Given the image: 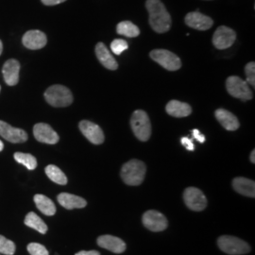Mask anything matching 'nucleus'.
I'll return each mask as SVG.
<instances>
[{
  "instance_id": "6ab92c4d",
  "label": "nucleus",
  "mask_w": 255,
  "mask_h": 255,
  "mask_svg": "<svg viewBox=\"0 0 255 255\" xmlns=\"http://www.w3.org/2000/svg\"><path fill=\"white\" fill-rule=\"evenodd\" d=\"M215 116H216V119H218V121L221 124V126L227 130H231V131L237 130L240 126L237 117L227 110H217L215 113Z\"/></svg>"
},
{
  "instance_id": "f03ea898",
  "label": "nucleus",
  "mask_w": 255,
  "mask_h": 255,
  "mask_svg": "<svg viewBox=\"0 0 255 255\" xmlns=\"http://www.w3.org/2000/svg\"><path fill=\"white\" fill-rule=\"evenodd\" d=\"M146 164L139 160H130L121 168V178L128 185L137 186L144 182L146 176Z\"/></svg>"
},
{
  "instance_id": "9b49d317",
  "label": "nucleus",
  "mask_w": 255,
  "mask_h": 255,
  "mask_svg": "<svg viewBox=\"0 0 255 255\" xmlns=\"http://www.w3.org/2000/svg\"><path fill=\"white\" fill-rule=\"evenodd\" d=\"M80 129L82 134L95 145H101L104 142V133L101 127L88 120H82L80 122Z\"/></svg>"
},
{
  "instance_id": "c85d7f7f",
  "label": "nucleus",
  "mask_w": 255,
  "mask_h": 255,
  "mask_svg": "<svg viewBox=\"0 0 255 255\" xmlns=\"http://www.w3.org/2000/svg\"><path fill=\"white\" fill-rule=\"evenodd\" d=\"M128 45L123 39H115L111 44V49L116 55H120L123 51L127 50Z\"/></svg>"
},
{
  "instance_id": "c9c22d12",
  "label": "nucleus",
  "mask_w": 255,
  "mask_h": 255,
  "mask_svg": "<svg viewBox=\"0 0 255 255\" xmlns=\"http://www.w3.org/2000/svg\"><path fill=\"white\" fill-rule=\"evenodd\" d=\"M251 162L253 163V164H255V150L254 149L253 151H252V153H251Z\"/></svg>"
},
{
  "instance_id": "393cba45",
  "label": "nucleus",
  "mask_w": 255,
  "mask_h": 255,
  "mask_svg": "<svg viewBox=\"0 0 255 255\" xmlns=\"http://www.w3.org/2000/svg\"><path fill=\"white\" fill-rule=\"evenodd\" d=\"M117 32L119 35L128 37V38H134L139 36L140 29L136 25H134L130 21H122L120 22L117 27Z\"/></svg>"
},
{
  "instance_id": "20e7f679",
  "label": "nucleus",
  "mask_w": 255,
  "mask_h": 255,
  "mask_svg": "<svg viewBox=\"0 0 255 255\" xmlns=\"http://www.w3.org/2000/svg\"><path fill=\"white\" fill-rule=\"evenodd\" d=\"M45 99L53 107H67L72 104L71 91L63 85H52L45 92Z\"/></svg>"
},
{
  "instance_id": "f8f14e48",
  "label": "nucleus",
  "mask_w": 255,
  "mask_h": 255,
  "mask_svg": "<svg viewBox=\"0 0 255 255\" xmlns=\"http://www.w3.org/2000/svg\"><path fill=\"white\" fill-rule=\"evenodd\" d=\"M33 134L37 141L49 145L57 144L60 140V137L57 134V132L46 123H38L34 125Z\"/></svg>"
},
{
  "instance_id": "1a4fd4ad",
  "label": "nucleus",
  "mask_w": 255,
  "mask_h": 255,
  "mask_svg": "<svg viewBox=\"0 0 255 255\" xmlns=\"http://www.w3.org/2000/svg\"><path fill=\"white\" fill-rule=\"evenodd\" d=\"M237 40V32L231 27L220 26L213 36V44L218 49H227L234 45Z\"/></svg>"
},
{
  "instance_id": "aec40b11",
  "label": "nucleus",
  "mask_w": 255,
  "mask_h": 255,
  "mask_svg": "<svg viewBox=\"0 0 255 255\" xmlns=\"http://www.w3.org/2000/svg\"><path fill=\"white\" fill-rule=\"evenodd\" d=\"M57 200L64 208L67 210L84 208L87 205V201L84 199L68 193H61Z\"/></svg>"
},
{
  "instance_id": "a211bd4d",
  "label": "nucleus",
  "mask_w": 255,
  "mask_h": 255,
  "mask_svg": "<svg viewBox=\"0 0 255 255\" xmlns=\"http://www.w3.org/2000/svg\"><path fill=\"white\" fill-rule=\"evenodd\" d=\"M96 55H97L99 61L101 62V64L104 67H106L107 69H109V70H117L118 69V67H119L118 62L113 57V55L111 54L107 46H105L103 43L100 42L96 46Z\"/></svg>"
},
{
  "instance_id": "bb28decb",
  "label": "nucleus",
  "mask_w": 255,
  "mask_h": 255,
  "mask_svg": "<svg viewBox=\"0 0 255 255\" xmlns=\"http://www.w3.org/2000/svg\"><path fill=\"white\" fill-rule=\"evenodd\" d=\"M13 158L19 164L25 165L28 170H33L36 168L37 160L33 155L16 152L13 155Z\"/></svg>"
},
{
  "instance_id": "f3484780",
  "label": "nucleus",
  "mask_w": 255,
  "mask_h": 255,
  "mask_svg": "<svg viewBox=\"0 0 255 255\" xmlns=\"http://www.w3.org/2000/svg\"><path fill=\"white\" fill-rule=\"evenodd\" d=\"M19 71L20 64L18 61L13 59L7 61L2 68V74L5 82L9 86L16 85L19 82Z\"/></svg>"
},
{
  "instance_id": "f704fd0d",
  "label": "nucleus",
  "mask_w": 255,
  "mask_h": 255,
  "mask_svg": "<svg viewBox=\"0 0 255 255\" xmlns=\"http://www.w3.org/2000/svg\"><path fill=\"white\" fill-rule=\"evenodd\" d=\"M75 255H101V254L97 251H90V252H85V251H82Z\"/></svg>"
},
{
  "instance_id": "7ed1b4c3",
  "label": "nucleus",
  "mask_w": 255,
  "mask_h": 255,
  "mask_svg": "<svg viewBox=\"0 0 255 255\" xmlns=\"http://www.w3.org/2000/svg\"><path fill=\"white\" fill-rule=\"evenodd\" d=\"M130 126L138 140L146 142L151 135V123L145 111L136 110L131 116Z\"/></svg>"
},
{
  "instance_id": "58836bf2",
  "label": "nucleus",
  "mask_w": 255,
  "mask_h": 255,
  "mask_svg": "<svg viewBox=\"0 0 255 255\" xmlns=\"http://www.w3.org/2000/svg\"><path fill=\"white\" fill-rule=\"evenodd\" d=\"M0 90H1V87H0Z\"/></svg>"
},
{
  "instance_id": "4468645a",
  "label": "nucleus",
  "mask_w": 255,
  "mask_h": 255,
  "mask_svg": "<svg viewBox=\"0 0 255 255\" xmlns=\"http://www.w3.org/2000/svg\"><path fill=\"white\" fill-rule=\"evenodd\" d=\"M0 135L10 143H24L27 140V132L22 128L11 127L0 120Z\"/></svg>"
},
{
  "instance_id": "2eb2a0df",
  "label": "nucleus",
  "mask_w": 255,
  "mask_h": 255,
  "mask_svg": "<svg viewBox=\"0 0 255 255\" xmlns=\"http://www.w3.org/2000/svg\"><path fill=\"white\" fill-rule=\"evenodd\" d=\"M23 45L28 49L36 50L41 49L46 46L47 43L46 34L41 30H28L22 39Z\"/></svg>"
},
{
  "instance_id": "ddd939ff",
  "label": "nucleus",
  "mask_w": 255,
  "mask_h": 255,
  "mask_svg": "<svg viewBox=\"0 0 255 255\" xmlns=\"http://www.w3.org/2000/svg\"><path fill=\"white\" fill-rule=\"evenodd\" d=\"M184 22L188 27L198 30H207L214 25L213 19L201 13L199 9L187 13L184 18Z\"/></svg>"
},
{
  "instance_id": "b1692460",
  "label": "nucleus",
  "mask_w": 255,
  "mask_h": 255,
  "mask_svg": "<svg viewBox=\"0 0 255 255\" xmlns=\"http://www.w3.org/2000/svg\"><path fill=\"white\" fill-rule=\"evenodd\" d=\"M25 224L29 228L34 229L40 234H46L47 232V226L46 223L43 221V219L38 217L34 212H30L26 216Z\"/></svg>"
},
{
  "instance_id": "473e14b6",
  "label": "nucleus",
  "mask_w": 255,
  "mask_h": 255,
  "mask_svg": "<svg viewBox=\"0 0 255 255\" xmlns=\"http://www.w3.org/2000/svg\"><path fill=\"white\" fill-rule=\"evenodd\" d=\"M192 134H193V137L195 138V139H197L200 143H204V141H205V136L203 135V134H201V131L199 130V129H193L192 130Z\"/></svg>"
},
{
  "instance_id": "cd10ccee",
  "label": "nucleus",
  "mask_w": 255,
  "mask_h": 255,
  "mask_svg": "<svg viewBox=\"0 0 255 255\" xmlns=\"http://www.w3.org/2000/svg\"><path fill=\"white\" fill-rule=\"evenodd\" d=\"M15 253V244L3 236H0V254L12 255Z\"/></svg>"
},
{
  "instance_id": "423d86ee",
  "label": "nucleus",
  "mask_w": 255,
  "mask_h": 255,
  "mask_svg": "<svg viewBox=\"0 0 255 255\" xmlns=\"http://www.w3.org/2000/svg\"><path fill=\"white\" fill-rule=\"evenodd\" d=\"M226 89L229 94L241 101H251L254 98L249 83L237 76H231L226 81Z\"/></svg>"
},
{
  "instance_id": "f257e3e1",
  "label": "nucleus",
  "mask_w": 255,
  "mask_h": 255,
  "mask_svg": "<svg viewBox=\"0 0 255 255\" xmlns=\"http://www.w3.org/2000/svg\"><path fill=\"white\" fill-rule=\"evenodd\" d=\"M149 25L157 33H164L171 27V16L161 0H146Z\"/></svg>"
},
{
  "instance_id": "c756f323",
  "label": "nucleus",
  "mask_w": 255,
  "mask_h": 255,
  "mask_svg": "<svg viewBox=\"0 0 255 255\" xmlns=\"http://www.w3.org/2000/svg\"><path fill=\"white\" fill-rule=\"evenodd\" d=\"M27 249L30 255H48V251L46 247L39 243H30L27 245Z\"/></svg>"
},
{
  "instance_id": "39448f33",
  "label": "nucleus",
  "mask_w": 255,
  "mask_h": 255,
  "mask_svg": "<svg viewBox=\"0 0 255 255\" xmlns=\"http://www.w3.org/2000/svg\"><path fill=\"white\" fill-rule=\"evenodd\" d=\"M218 245L222 252L230 255H246L251 252V247L247 242L231 236L219 237Z\"/></svg>"
},
{
  "instance_id": "a878e982",
  "label": "nucleus",
  "mask_w": 255,
  "mask_h": 255,
  "mask_svg": "<svg viewBox=\"0 0 255 255\" xmlns=\"http://www.w3.org/2000/svg\"><path fill=\"white\" fill-rule=\"evenodd\" d=\"M46 176L55 183L65 185L67 183V178L65 174L54 164H49L46 167Z\"/></svg>"
},
{
  "instance_id": "9d476101",
  "label": "nucleus",
  "mask_w": 255,
  "mask_h": 255,
  "mask_svg": "<svg viewBox=\"0 0 255 255\" xmlns=\"http://www.w3.org/2000/svg\"><path fill=\"white\" fill-rule=\"evenodd\" d=\"M143 224L152 232H162L167 228L168 222L164 215L156 210H148L143 215Z\"/></svg>"
},
{
  "instance_id": "2f4dec72",
  "label": "nucleus",
  "mask_w": 255,
  "mask_h": 255,
  "mask_svg": "<svg viewBox=\"0 0 255 255\" xmlns=\"http://www.w3.org/2000/svg\"><path fill=\"white\" fill-rule=\"evenodd\" d=\"M181 143L182 146H184L187 150L193 151L195 149V146L193 144V140L188 137H182L181 139Z\"/></svg>"
},
{
  "instance_id": "4c0bfd02",
  "label": "nucleus",
  "mask_w": 255,
  "mask_h": 255,
  "mask_svg": "<svg viewBox=\"0 0 255 255\" xmlns=\"http://www.w3.org/2000/svg\"><path fill=\"white\" fill-rule=\"evenodd\" d=\"M2 49H3V46H2V42L0 41V55L2 53Z\"/></svg>"
},
{
  "instance_id": "dca6fc26",
  "label": "nucleus",
  "mask_w": 255,
  "mask_h": 255,
  "mask_svg": "<svg viewBox=\"0 0 255 255\" xmlns=\"http://www.w3.org/2000/svg\"><path fill=\"white\" fill-rule=\"evenodd\" d=\"M98 245L115 254H122L126 251V244L123 240H121L119 237L109 235L99 237Z\"/></svg>"
},
{
  "instance_id": "4be33fe9",
  "label": "nucleus",
  "mask_w": 255,
  "mask_h": 255,
  "mask_svg": "<svg viewBox=\"0 0 255 255\" xmlns=\"http://www.w3.org/2000/svg\"><path fill=\"white\" fill-rule=\"evenodd\" d=\"M233 187L234 189L246 197L255 198V182L250 179L237 177L233 181Z\"/></svg>"
},
{
  "instance_id": "412c9836",
  "label": "nucleus",
  "mask_w": 255,
  "mask_h": 255,
  "mask_svg": "<svg viewBox=\"0 0 255 255\" xmlns=\"http://www.w3.org/2000/svg\"><path fill=\"white\" fill-rule=\"evenodd\" d=\"M166 113L173 118H185L190 116L192 113L191 106L185 102L179 101H170L165 106Z\"/></svg>"
},
{
  "instance_id": "6e6552de",
  "label": "nucleus",
  "mask_w": 255,
  "mask_h": 255,
  "mask_svg": "<svg viewBox=\"0 0 255 255\" xmlns=\"http://www.w3.org/2000/svg\"><path fill=\"white\" fill-rule=\"evenodd\" d=\"M183 200L186 206L196 212H201L207 206V199L203 192L197 187H188L183 192Z\"/></svg>"
},
{
  "instance_id": "7c9ffc66",
  "label": "nucleus",
  "mask_w": 255,
  "mask_h": 255,
  "mask_svg": "<svg viewBox=\"0 0 255 255\" xmlns=\"http://www.w3.org/2000/svg\"><path fill=\"white\" fill-rule=\"evenodd\" d=\"M245 73H246V82L251 84L252 86H255V64L251 62L245 66Z\"/></svg>"
},
{
  "instance_id": "72a5a7b5",
  "label": "nucleus",
  "mask_w": 255,
  "mask_h": 255,
  "mask_svg": "<svg viewBox=\"0 0 255 255\" xmlns=\"http://www.w3.org/2000/svg\"><path fill=\"white\" fill-rule=\"evenodd\" d=\"M43 4H45L46 6H55L58 4H61L66 0H41Z\"/></svg>"
},
{
  "instance_id": "5701e85b",
  "label": "nucleus",
  "mask_w": 255,
  "mask_h": 255,
  "mask_svg": "<svg viewBox=\"0 0 255 255\" xmlns=\"http://www.w3.org/2000/svg\"><path fill=\"white\" fill-rule=\"evenodd\" d=\"M33 200L36 204L37 208L40 210L44 215L48 217L54 216L56 213V206L54 202L49 198H47L45 195H42V194H37L34 196Z\"/></svg>"
},
{
  "instance_id": "0eeeda50",
  "label": "nucleus",
  "mask_w": 255,
  "mask_h": 255,
  "mask_svg": "<svg viewBox=\"0 0 255 255\" xmlns=\"http://www.w3.org/2000/svg\"><path fill=\"white\" fill-rule=\"evenodd\" d=\"M150 58L164 69L168 71H176L182 67L181 59L173 52L166 49H154L150 52Z\"/></svg>"
},
{
  "instance_id": "e433bc0d",
  "label": "nucleus",
  "mask_w": 255,
  "mask_h": 255,
  "mask_svg": "<svg viewBox=\"0 0 255 255\" xmlns=\"http://www.w3.org/2000/svg\"><path fill=\"white\" fill-rule=\"evenodd\" d=\"M3 148H4V144H3V142L0 140V151H2Z\"/></svg>"
}]
</instances>
